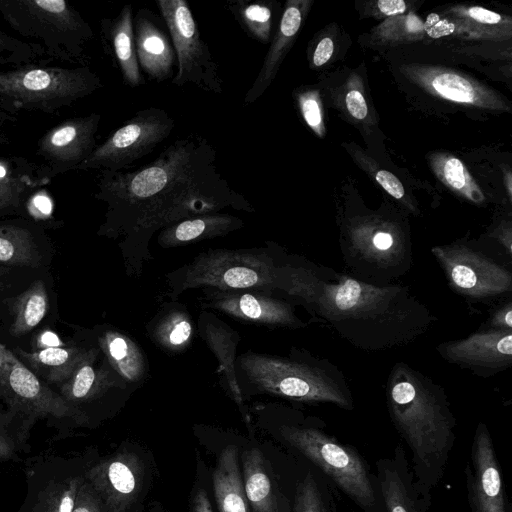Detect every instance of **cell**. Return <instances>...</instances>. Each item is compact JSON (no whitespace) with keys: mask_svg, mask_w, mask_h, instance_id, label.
Instances as JSON below:
<instances>
[{"mask_svg":"<svg viewBox=\"0 0 512 512\" xmlns=\"http://www.w3.org/2000/svg\"><path fill=\"white\" fill-rule=\"evenodd\" d=\"M276 291L365 351L409 345L438 321L407 286H376L297 256L278 261Z\"/></svg>","mask_w":512,"mask_h":512,"instance_id":"1","label":"cell"},{"mask_svg":"<svg viewBox=\"0 0 512 512\" xmlns=\"http://www.w3.org/2000/svg\"><path fill=\"white\" fill-rule=\"evenodd\" d=\"M96 187L109 218L146 229L248 206L217 171L212 146L198 136L176 140L142 169L100 170Z\"/></svg>","mask_w":512,"mask_h":512,"instance_id":"2","label":"cell"},{"mask_svg":"<svg viewBox=\"0 0 512 512\" xmlns=\"http://www.w3.org/2000/svg\"><path fill=\"white\" fill-rule=\"evenodd\" d=\"M390 420L410 451L415 477L433 492L456 441L457 421L444 388L409 364L396 362L385 385Z\"/></svg>","mask_w":512,"mask_h":512,"instance_id":"3","label":"cell"},{"mask_svg":"<svg viewBox=\"0 0 512 512\" xmlns=\"http://www.w3.org/2000/svg\"><path fill=\"white\" fill-rule=\"evenodd\" d=\"M239 369L254 388L263 393L310 403L332 404L351 411L352 390L343 371L326 358L293 349L289 356L247 352Z\"/></svg>","mask_w":512,"mask_h":512,"instance_id":"4","label":"cell"},{"mask_svg":"<svg viewBox=\"0 0 512 512\" xmlns=\"http://www.w3.org/2000/svg\"><path fill=\"white\" fill-rule=\"evenodd\" d=\"M282 440L303 456L362 512H386L375 472L353 445L338 440L316 417L284 423Z\"/></svg>","mask_w":512,"mask_h":512,"instance_id":"5","label":"cell"},{"mask_svg":"<svg viewBox=\"0 0 512 512\" xmlns=\"http://www.w3.org/2000/svg\"><path fill=\"white\" fill-rule=\"evenodd\" d=\"M339 245L350 275L376 286H389L413 266L409 227L380 214L343 218Z\"/></svg>","mask_w":512,"mask_h":512,"instance_id":"6","label":"cell"},{"mask_svg":"<svg viewBox=\"0 0 512 512\" xmlns=\"http://www.w3.org/2000/svg\"><path fill=\"white\" fill-rule=\"evenodd\" d=\"M0 14L23 38L37 59L70 64L85 62L94 33L66 0H0Z\"/></svg>","mask_w":512,"mask_h":512,"instance_id":"7","label":"cell"},{"mask_svg":"<svg viewBox=\"0 0 512 512\" xmlns=\"http://www.w3.org/2000/svg\"><path fill=\"white\" fill-rule=\"evenodd\" d=\"M102 87L87 65L75 68L26 64L0 70V110L58 113Z\"/></svg>","mask_w":512,"mask_h":512,"instance_id":"8","label":"cell"},{"mask_svg":"<svg viewBox=\"0 0 512 512\" xmlns=\"http://www.w3.org/2000/svg\"><path fill=\"white\" fill-rule=\"evenodd\" d=\"M276 261L265 250L214 249L200 253L172 277L174 293L192 288L276 292Z\"/></svg>","mask_w":512,"mask_h":512,"instance_id":"9","label":"cell"},{"mask_svg":"<svg viewBox=\"0 0 512 512\" xmlns=\"http://www.w3.org/2000/svg\"><path fill=\"white\" fill-rule=\"evenodd\" d=\"M450 289L469 302H489L512 292V272L464 240L432 247Z\"/></svg>","mask_w":512,"mask_h":512,"instance_id":"10","label":"cell"},{"mask_svg":"<svg viewBox=\"0 0 512 512\" xmlns=\"http://www.w3.org/2000/svg\"><path fill=\"white\" fill-rule=\"evenodd\" d=\"M175 121L160 108L138 111L125 125L96 146L78 170L121 171L151 153L173 131Z\"/></svg>","mask_w":512,"mask_h":512,"instance_id":"11","label":"cell"},{"mask_svg":"<svg viewBox=\"0 0 512 512\" xmlns=\"http://www.w3.org/2000/svg\"><path fill=\"white\" fill-rule=\"evenodd\" d=\"M156 3L176 53L178 71L172 78V84L181 87L193 83L203 90L221 93L218 66L200 37L188 3L184 0H158Z\"/></svg>","mask_w":512,"mask_h":512,"instance_id":"12","label":"cell"},{"mask_svg":"<svg viewBox=\"0 0 512 512\" xmlns=\"http://www.w3.org/2000/svg\"><path fill=\"white\" fill-rule=\"evenodd\" d=\"M101 115L92 113L87 116L64 120L46 131L38 140L36 156L39 158L38 172L49 183L53 178L79 166L96 148V133Z\"/></svg>","mask_w":512,"mask_h":512,"instance_id":"13","label":"cell"},{"mask_svg":"<svg viewBox=\"0 0 512 512\" xmlns=\"http://www.w3.org/2000/svg\"><path fill=\"white\" fill-rule=\"evenodd\" d=\"M464 474L470 512H511L494 442L484 422L476 426Z\"/></svg>","mask_w":512,"mask_h":512,"instance_id":"14","label":"cell"},{"mask_svg":"<svg viewBox=\"0 0 512 512\" xmlns=\"http://www.w3.org/2000/svg\"><path fill=\"white\" fill-rule=\"evenodd\" d=\"M435 350L448 363L490 378L512 365V330L486 327L465 338L439 343Z\"/></svg>","mask_w":512,"mask_h":512,"instance_id":"15","label":"cell"},{"mask_svg":"<svg viewBox=\"0 0 512 512\" xmlns=\"http://www.w3.org/2000/svg\"><path fill=\"white\" fill-rule=\"evenodd\" d=\"M403 73L438 98L487 111H510L499 93L462 72L438 66L411 64Z\"/></svg>","mask_w":512,"mask_h":512,"instance_id":"16","label":"cell"},{"mask_svg":"<svg viewBox=\"0 0 512 512\" xmlns=\"http://www.w3.org/2000/svg\"><path fill=\"white\" fill-rule=\"evenodd\" d=\"M204 298L209 307L249 323L290 329L306 326L290 301L264 291L204 288Z\"/></svg>","mask_w":512,"mask_h":512,"instance_id":"17","label":"cell"},{"mask_svg":"<svg viewBox=\"0 0 512 512\" xmlns=\"http://www.w3.org/2000/svg\"><path fill=\"white\" fill-rule=\"evenodd\" d=\"M0 391L12 403L25 409L57 416L77 415L12 351L0 342Z\"/></svg>","mask_w":512,"mask_h":512,"instance_id":"18","label":"cell"},{"mask_svg":"<svg viewBox=\"0 0 512 512\" xmlns=\"http://www.w3.org/2000/svg\"><path fill=\"white\" fill-rule=\"evenodd\" d=\"M376 477L386 512H430L432 491L415 477L402 443L376 463Z\"/></svg>","mask_w":512,"mask_h":512,"instance_id":"19","label":"cell"},{"mask_svg":"<svg viewBox=\"0 0 512 512\" xmlns=\"http://www.w3.org/2000/svg\"><path fill=\"white\" fill-rule=\"evenodd\" d=\"M144 468L134 453H118L91 470L90 478L111 512H126L142 488Z\"/></svg>","mask_w":512,"mask_h":512,"instance_id":"20","label":"cell"},{"mask_svg":"<svg viewBox=\"0 0 512 512\" xmlns=\"http://www.w3.org/2000/svg\"><path fill=\"white\" fill-rule=\"evenodd\" d=\"M312 3L310 0H289L286 2L279 26L263 65L244 99L246 105L252 104L261 97L276 77L284 58L296 40Z\"/></svg>","mask_w":512,"mask_h":512,"instance_id":"21","label":"cell"},{"mask_svg":"<svg viewBox=\"0 0 512 512\" xmlns=\"http://www.w3.org/2000/svg\"><path fill=\"white\" fill-rule=\"evenodd\" d=\"M133 27L139 67L156 81L169 79L176 64V53L167 33L156 22V16L147 9H141Z\"/></svg>","mask_w":512,"mask_h":512,"instance_id":"22","label":"cell"},{"mask_svg":"<svg viewBox=\"0 0 512 512\" xmlns=\"http://www.w3.org/2000/svg\"><path fill=\"white\" fill-rule=\"evenodd\" d=\"M48 184L40 177L37 163L0 155V217L23 212L29 199Z\"/></svg>","mask_w":512,"mask_h":512,"instance_id":"23","label":"cell"},{"mask_svg":"<svg viewBox=\"0 0 512 512\" xmlns=\"http://www.w3.org/2000/svg\"><path fill=\"white\" fill-rule=\"evenodd\" d=\"M242 464L245 494L252 512H293L294 503L290 504L273 483L261 451L245 450Z\"/></svg>","mask_w":512,"mask_h":512,"instance_id":"24","label":"cell"},{"mask_svg":"<svg viewBox=\"0 0 512 512\" xmlns=\"http://www.w3.org/2000/svg\"><path fill=\"white\" fill-rule=\"evenodd\" d=\"M102 34L121 70L123 81L130 87L142 85L144 79L136 56L131 5L123 6L116 18L102 20Z\"/></svg>","mask_w":512,"mask_h":512,"instance_id":"25","label":"cell"},{"mask_svg":"<svg viewBox=\"0 0 512 512\" xmlns=\"http://www.w3.org/2000/svg\"><path fill=\"white\" fill-rule=\"evenodd\" d=\"M242 226L240 218L229 214H205L169 225L159 234L158 242L162 247H175L223 236Z\"/></svg>","mask_w":512,"mask_h":512,"instance_id":"26","label":"cell"},{"mask_svg":"<svg viewBox=\"0 0 512 512\" xmlns=\"http://www.w3.org/2000/svg\"><path fill=\"white\" fill-rule=\"evenodd\" d=\"M238 448L226 446L213 472V489L219 512H250L240 475Z\"/></svg>","mask_w":512,"mask_h":512,"instance_id":"27","label":"cell"},{"mask_svg":"<svg viewBox=\"0 0 512 512\" xmlns=\"http://www.w3.org/2000/svg\"><path fill=\"white\" fill-rule=\"evenodd\" d=\"M77 347H47L35 352L19 350L28 367L49 383H64L86 356Z\"/></svg>","mask_w":512,"mask_h":512,"instance_id":"28","label":"cell"},{"mask_svg":"<svg viewBox=\"0 0 512 512\" xmlns=\"http://www.w3.org/2000/svg\"><path fill=\"white\" fill-rule=\"evenodd\" d=\"M35 232L26 223L0 222V262L27 267H38L41 256Z\"/></svg>","mask_w":512,"mask_h":512,"instance_id":"29","label":"cell"},{"mask_svg":"<svg viewBox=\"0 0 512 512\" xmlns=\"http://www.w3.org/2000/svg\"><path fill=\"white\" fill-rule=\"evenodd\" d=\"M293 512H339L335 488L313 467L297 480Z\"/></svg>","mask_w":512,"mask_h":512,"instance_id":"30","label":"cell"},{"mask_svg":"<svg viewBox=\"0 0 512 512\" xmlns=\"http://www.w3.org/2000/svg\"><path fill=\"white\" fill-rule=\"evenodd\" d=\"M445 14L462 21L484 40L511 38V18L484 7L456 5L446 9Z\"/></svg>","mask_w":512,"mask_h":512,"instance_id":"31","label":"cell"},{"mask_svg":"<svg viewBox=\"0 0 512 512\" xmlns=\"http://www.w3.org/2000/svg\"><path fill=\"white\" fill-rule=\"evenodd\" d=\"M431 166L440 179L451 191L472 203L481 205L485 197L466 166L458 158L445 153L435 154Z\"/></svg>","mask_w":512,"mask_h":512,"instance_id":"32","label":"cell"},{"mask_svg":"<svg viewBox=\"0 0 512 512\" xmlns=\"http://www.w3.org/2000/svg\"><path fill=\"white\" fill-rule=\"evenodd\" d=\"M49 301L43 281H35L14 303V320L10 333L19 337L35 328L45 317Z\"/></svg>","mask_w":512,"mask_h":512,"instance_id":"33","label":"cell"},{"mask_svg":"<svg viewBox=\"0 0 512 512\" xmlns=\"http://www.w3.org/2000/svg\"><path fill=\"white\" fill-rule=\"evenodd\" d=\"M95 350L87 351L70 378L62 383L61 392L68 401L79 402L94 398L107 386L104 373L94 368Z\"/></svg>","mask_w":512,"mask_h":512,"instance_id":"34","label":"cell"},{"mask_svg":"<svg viewBox=\"0 0 512 512\" xmlns=\"http://www.w3.org/2000/svg\"><path fill=\"white\" fill-rule=\"evenodd\" d=\"M111 363L129 380H137L142 372L140 351L127 337L107 332L101 340Z\"/></svg>","mask_w":512,"mask_h":512,"instance_id":"35","label":"cell"},{"mask_svg":"<svg viewBox=\"0 0 512 512\" xmlns=\"http://www.w3.org/2000/svg\"><path fill=\"white\" fill-rule=\"evenodd\" d=\"M230 9L251 37L264 44L271 40L273 15L268 3L237 1Z\"/></svg>","mask_w":512,"mask_h":512,"instance_id":"36","label":"cell"},{"mask_svg":"<svg viewBox=\"0 0 512 512\" xmlns=\"http://www.w3.org/2000/svg\"><path fill=\"white\" fill-rule=\"evenodd\" d=\"M424 35L423 22L413 14L388 18L372 31L373 39L385 44L418 40Z\"/></svg>","mask_w":512,"mask_h":512,"instance_id":"37","label":"cell"},{"mask_svg":"<svg viewBox=\"0 0 512 512\" xmlns=\"http://www.w3.org/2000/svg\"><path fill=\"white\" fill-rule=\"evenodd\" d=\"M202 326V334L205 337L207 343L214 350L215 354L220 359L223 368L227 371V377L229 380L230 390L233 394L235 401L238 403L239 407L243 408V400L241 396V392L239 386L237 384V379L235 377L234 370V349H224L230 343L237 341L235 338H231L230 334H228L227 330L216 325L206 324Z\"/></svg>","mask_w":512,"mask_h":512,"instance_id":"38","label":"cell"},{"mask_svg":"<svg viewBox=\"0 0 512 512\" xmlns=\"http://www.w3.org/2000/svg\"><path fill=\"white\" fill-rule=\"evenodd\" d=\"M152 333L162 347L180 349L188 344L192 336V325L185 313L174 311L160 318Z\"/></svg>","mask_w":512,"mask_h":512,"instance_id":"39","label":"cell"},{"mask_svg":"<svg viewBox=\"0 0 512 512\" xmlns=\"http://www.w3.org/2000/svg\"><path fill=\"white\" fill-rule=\"evenodd\" d=\"M301 115L308 127L318 136L324 137L325 124L322 102L317 90L307 89L296 95Z\"/></svg>","mask_w":512,"mask_h":512,"instance_id":"40","label":"cell"},{"mask_svg":"<svg viewBox=\"0 0 512 512\" xmlns=\"http://www.w3.org/2000/svg\"><path fill=\"white\" fill-rule=\"evenodd\" d=\"M36 59L34 51L27 43L0 30V65L19 67L33 63Z\"/></svg>","mask_w":512,"mask_h":512,"instance_id":"41","label":"cell"},{"mask_svg":"<svg viewBox=\"0 0 512 512\" xmlns=\"http://www.w3.org/2000/svg\"><path fill=\"white\" fill-rule=\"evenodd\" d=\"M408 3L404 0H378L367 3V14L375 18H391L403 15L408 10Z\"/></svg>","mask_w":512,"mask_h":512,"instance_id":"42","label":"cell"},{"mask_svg":"<svg viewBox=\"0 0 512 512\" xmlns=\"http://www.w3.org/2000/svg\"><path fill=\"white\" fill-rule=\"evenodd\" d=\"M377 183L393 198L404 202L406 206V192L400 180L392 173L386 170H378L374 175ZM411 209V208H410Z\"/></svg>","mask_w":512,"mask_h":512,"instance_id":"43","label":"cell"},{"mask_svg":"<svg viewBox=\"0 0 512 512\" xmlns=\"http://www.w3.org/2000/svg\"><path fill=\"white\" fill-rule=\"evenodd\" d=\"M345 105L351 117L359 121L366 119L368 106L360 90L350 89L345 96Z\"/></svg>","mask_w":512,"mask_h":512,"instance_id":"44","label":"cell"},{"mask_svg":"<svg viewBox=\"0 0 512 512\" xmlns=\"http://www.w3.org/2000/svg\"><path fill=\"white\" fill-rule=\"evenodd\" d=\"M488 328L512 330V302L506 301L495 308L488 320Z\"/></svg>","mask_w":512,"mask_h":512,"instance_id":"45","label":"cell"},{"mask_svg":"<svg viewBox=\"0 0 512 512\" xmlns=\"http://www.w3.org/2000/svg\"><path fill=\"white\" fill-rule=\"evenodd\" d=\"M334 41L331 37L321 38L312 54V65L314 67H321L325 65L334 54Z\"/></svg>","mask_w":512,"mask_h":512,"instance_id":"46","label":"cell"},{"mask_svg":"<svg viewBox=\"0 0 512 512\" xmlns=\"http://www.w3.org/2000/svg\"><path fill=\"white\" fill-rule=\"evenodd\" d=\"M77 495L75 482H71L68 489L62 490L56 496V502L51 506L49 512H72Z\"/></svg>","mask_w":512,"mask_h":512,"instance_id":"47","label":"cell"},{"mask_svg":"<svg viewBox=\"0 0 512 512\" xmlns=\"http://www.w3.org/2000/svg\"><path fill=\"white\" fill-rule=\"evenodd\" d=\"M72 512H103L98 499L87 489L79 490Z\"/></svg>","mask_w":512,"mask_h":512,"instance_id":"48","label":"cell"},{"mask_svg":"<svg viewBox=\"0 0 512 512\" xmlns=\"http://www.w3.org/2000/svg\"><path fill=\"white\" fill-rule=\"evenodd\" d=\"M491 237L496 239L497 243L501 245L505 254L509 258L512 256V229L510 224H500L492 233Z\"/></svg>","mask_w":512,"mask_h":512,"instance_id":"49","label":"cell"},{"mask_svg":"<svg viewBox=\"0 0 512 512\" xmlns=\"http://www.w3.org/2000/svg\"><path fill=\"white\" fill-rule=\"evenodd\" d=\"M192 512H212L210 501L204 490H199L196 493L193 499Z\"/></svg>","mask_w":512,"mask_h":512,"instance_id":"50","label":"cell"},{"mask_svg":"<svg viewBox=\"0 0 512 512\" xmlns=\"http://www.w3.org/2000/svg\"><path fill=\"white\" fill-rule=\"evenodd\" d=\"M16 120V116L0 110V145H5L10 142L8 135L4 131L5 124L15 122Z\"/></svg>","mask_w":512,"mask_h":512,"instance_id":"51","label":"cell"},{"mask_svg":"<svg viewBox=\"0 0 512 512\" xmlns=\"http://www.w3.org/2000/svg\"><path fill=\"white\" fill-rule=\"evenodd\" d=\"M1 286H2V283H1V281H0V287H1Z\"/></svg>","mask_w":512,"mask_h":512,"instance_id":"52","label":"cell"}]
</instances>
